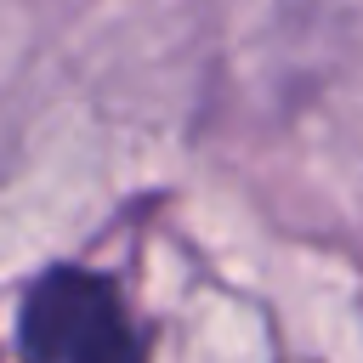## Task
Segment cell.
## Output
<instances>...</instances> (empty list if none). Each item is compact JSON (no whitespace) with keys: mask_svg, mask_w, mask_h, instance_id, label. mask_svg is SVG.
Listing matches in <instances>:
<instances>
[{"mask_svg":"<svg viewBox=\"0 0 363 363\" xmlns=\"http://www.w3.org/2000/svg\"><path fill=\"white\" fill-rule=\"evenodd\" d=\"M17 363H147V340L108 272L62 261L23 295Z\"/></svg>","mask_w":363,"mask_h":363,"instance_id":"cell-1","label":"cell"}]
</instances>
